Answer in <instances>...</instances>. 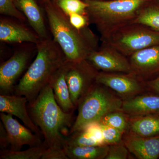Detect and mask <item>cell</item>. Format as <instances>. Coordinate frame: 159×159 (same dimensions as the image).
<instances>
[{
	"instance_id": "obj_1",
	"label": "cell",
	"mask_w": 159,
	"mask_h": 159,
	"mask_svg": "<svg viewBox=\"0 0 159 159\" xmlns=\"http://www.w3.org/2000/svg\"><path fill=\"white\" fill-rule=\"evenodd\" d=\"M53 40L65 55L67 61L87 59L99 48V39L89 26L78 30L71 25L68 16L61 10L54 0L43 4Z\"/></svg>"
},
{
	"instance_id": "obj_2",
	"label": "cell",
	"mask_w": 159,
	"mask_h": 159,
	"mask_svg": "<svg viewBox=\"0 0 159 159\" xmlns=\"http://www.w3.org/2000/svg\"><path fill=\"white\" fill-rule=\"evenodd\" d=\"M37 55L14 89V94L27 98L30 104L49 84L53 75L66 61L60 47L50 38L36 44Z\"/></svg>"
},
{
	"instance_id": "obj_3",
	"label": "cell",
	"mask_w": 159,
	"mask_h": 159,
	"mask_svg": "<svg viewBox=\"0 0 159 159\" xmlns=\"http://www.w3.org/2000/svg\"><path fill=\"white\" fill-rule=\"evenodd\" d=\"M29 109L31 119L43 135L48 148L63 147L66 137L64 133L73 125L74 112H66L61 108L50 84L43 88L35 100L29 104Z\"/></svg>"
},
{
	"instance_id": "obj_4",
	"label": "cell",
	"mask_w": 159,
	"mask_h": 159,
	"mask_svg": "<svg viewBox=\"0 0 159 159\" xmlns=\"http://www.w3.org/2000/svg\"><path fill=\"white\" fill-rule=\"evenodd\" d=\"M86 15L104 39L117 29L131 24L150 0H84Z\"/></svg>"
},
{
	"instance_id": "obj_5",
	"label": "cell",
	"mask_w": 159,
	"mask_h": 159,
	"mask_svg": "<svg viewBox=\"0 0 159 159\" xmlns=\"http://www.w3.org/2000/svg\"><path fill=\"white\" fill-rule=\"evenodd\" d=\"M123 99L110 89L95 83L78 103V115L69 134L81 130L90 124L99 123L104 116L121 111Z\"/></svg>"
},
{
	"instance_id": "obj_6",
	"label": "cell",
	"mask_w": 159,
	"mask_h": 159,
	"mask_svg": "<svg viewBox=\"0 0 159 159\" xmlns=\"http://www.w3.org/2000/svg\"><path fill=\"white\" fill-rule=\"evenodd\" d=\"M101 41L129 57L135 52L159 44V31L139 24H129Z\"/></svg>"
},
{
	"instance_id": "obj_7",
	"label": "cell",
	"mask_w": 159,
	"mask_h": 159,
	"mask_svg": "<svg viewBox=\"0 0 159 159\" xmlns=\"http://www.w3.org/2000/svg\"><path fill=\"white\" fill-rule=\"evenodd\" d=\"M99 72L87 59L76 62L67 61L66 80L76 108L80 99L96 82Z\"/></svg>"
},
{
	"instance_id": "obj_8",
	"label": "cell",
	"mask_w": 159,
	"mask_h": 159,
	"mask_svg": "<svg viewBox=\"0 0 159 159\" xmlns=\"http://www.w3.org/2000/svg\"><path fill=\"white\" fill-rule=\"evenodd\" d=\"M96 82L110 89L123 100L148 92L145 80L134 73L99 71Z\"/></svg>"
},
{
	"instance_id": "obj_9",
	"label": "cell",
	"mask_w": 159,
	"mask_h": 159,
	"mask_svg": "<svg viewBox=\"0 0 159 159\" xmlns=\"http://www.w3.org/2000/svg\"><path fill=\"white\" fill-rule=\"evenodd\" d=\"M88 60L98 70L110 73H134L129 57L102 43L91 53Z\"/></svg>"
},
{
	"instance_id": "obj_10",
	"label": "cell",
	"mask_w": 159,
	"mask_h": 159,
	"mask_svg": "<svg viewBox=\"0 0 159 159\" xmlns=\"http://www.w3.org/2000/svg\"><path fill=\"white\" fill-rule=\"evenodd\" d=\"M28 49H21L15 52L9 59L0 66L1 94L11 95L14 92L16 83L25 70L32 57Z\"/></svg>"
},
{
	"instance_id": "obj_11",
	"label": "cell",
	"mask_w": 159,
	"mask_h": 159,
	"mask_svg": "<svg viewBox=\"0 0 159 159\" xmlns=\"http://www.w3.org/2000/svg\"><path fill=\"white\" fill-rule=\"evenodd\" d=\"M1 122L8 134L11 150H20L25 145L30 147L43 144L40 136L24 126L9 114L1 112Z\"/></svg>"
},
{
	"instance_id": "obj_12",
	"label": "cell",
	"mask_w": 159,
	"mask_h": 159,
	"mask_svg": "<svg viewBox=\"0 0 159 159\" xmlns=\"http://www.w3.org/2000/svg\"><path fill=\"white\" fill-rule=\"evenodd\" d=\"M129 59L134 73L145 81L159 76V44L135 52Z\"/></svg>"
},
{
	"instance_id": "obj_13",
	"label": "cell",
	"mask_w": 159,
	"mask_h": 159,
	"mask_svg": "<svg viewBox=\"0 0 159 159\" xmlns=\"http://www.w3.org/2000/svg\"><path fill=\"white\" fill-rule=\"evenodd\" d=\"M122 141L129 152L139 159H157L159 157V135L143 137L129 131L123 134Z\"/></svg>"
},
{
	"instance_id": "obj_14",
	"label": "cell",
	"mask_w": 159,
	"mask_h": 159,
	"mask_svg": "<svg viewBox=\"0 0 159 159\" xmlns=\"http://www.w3.org/2000/svg\"><path fill=\"white\" fill-rule=\"evenodd\" d=\"M27 102L28 99L24 96L1 94L0 112L17 117L33 133L40 136L41 131L34 124L27 110Z\"/></svg>"
},
{
	"instance_id": "obj_15",
	"label": "cell",
	"mask_w": 159,
	"mask_h": 159,
	"mask_svg": "<svg viewBox=\"0 0 159 159\" xmlns=\"http://www.w3.org/2000/svg\"><path fill=\"white\" fill-rule=\"evenodd\" d=\"M41 39L34 30L13 20L1 18L0 40L10 43H28L36 45Z\"/></svg>"
},
{
	"instance_id": "obj_16",
	"label": "cell",
	"mask_w": 159,
	"mask_h": 159,
	"mask_svg": "<svg viewBox=\"0 0 159 159\" xmlns=\"http://www.w3.org/2000/svg\"><path fill=\"white\" fill-rule=\"evenodd\" d=\"M121 111L128 116L159 115V95L148 92L124 99Z\"/></svg>"
},
{
	"instance_id": "obj_17",
	"label": "cell",
	"mask_w": 159,
	"mask_h": 159,
	"mask_svg": "<svg viewBox=\"0 0 159 159\" xmlns=\"http://www.w3.org/2000/svg\"><path fill=\"white\" fill-rule=\"evenodd\" d=\"M17 9L25 16L32 30L41 39L48 38L43 12L36 0H13Z\"/></svg>"
},
{
	"instance_id": "obj_18",
	"label": "cell",
	"mask_w": 159,
	"mask_h": 159,
	"mask_svg": "<svg viewBox=\"0 0 159 159\" xmlns=\"http://www.w3.org/2000/svg\"><path fill=\"white\" fill-rule=\"evenodd\" d=\"M67 61L53 75L49 84L53 89L57 104L64 111L74 112L76 109L71 99L66 80Z\"/></svg>"
},
{
	"instance_id": "obj_19",
	"label": "cell",
	"mask_w": 159,
	"mask_h": 159,
	"mask_svg": "<svg viewBox=\"0 0 159 159\" xmlns=\"http://www.w3.org/2000/svg\"><path fill=\"white\" fill-rule=\"evenodd\" d=\"M128 116V131L143 137L159 135V115H146Z\"/></svg>"
},
{
	"instance_id": "obj_20",
	"label": "cell",
	"mask_w": 159,
	"mask_h": 159,
	"mask_svg": "<svg viewBox=\"0 0 159 159\" xmlns=\"http://www.w3.org/2000/svg\"><path fill=\"white\" fill-rule=\"evenodd\" d=\"M67 156L71 159H105L109 145L70 146L64 145Z\"/></svg>"
},
{
	"instance_id": "obj_21",
	"label": "cell",
	"mask_w": 159,
	"mask_h": 159,
	"mask_svg": "<svg viewBox=\"0 0 159 159\" xmlns=\"http://www.w3.org/2000/svg\"><path fill=\"white\" fill-rule=\"evenodd\" d=\"M131 24L142 25L159 31V6L148 4L146 5L140 10Z\"/></svg>"
},
{
	"instance_id": "obj_22",
	"label": "cell",
	"mask_w": 159,
	"mask_h": 159,
	"mask_svg": "<svg viewBox=\"0 0 159 159\" xmlns=\"http://www.w3.org/2000/svg\"><path fill=\"white\" fill-rule=\"evenodd\" d=\"M48 148L43 143L42 145L30 147L27 150L1 151V159H41L43 154Z\"/></svg>"
},
{
	"instance_id": "obj_23",
	"label": "cell",
	"mask_w": 159,
	"mask_h": 159,
	"mask_svg": "<svg viewBox=\"0 0 159 159\" xmlns=\"http://www.w3.org/2000/svg\"><path fill=\"white\" fill-rule=\"evenodd\" d=\"M99 123L116 129L124 134L128 130L129 116L122 111H116L106 115Z\"/></svg>"
},
{
	"instance_id": "obj_24",
	"label": "cell",
	"mask_w": 159,
	"mask_h": 159,
	"mask_svg": "<svg viewBox=\"0 0 159 159\" xmlns=\"http://www.w3.org/2000/svg\"><path fill=\"white\" fill-rule=\"evenodd\" d=\"M70 146L101 145L86 128L74 132L66 136L64 145Z\"/></svg>"
},
{
	"instance_id": "obj_25",
	"label": "cell",
	"mask_w": 159,
	"mask_h": 159,
	"mask_svg": "<svg viewBox=\"0 0 159 159\" xmlns=\"http://www.w3.org/2000/svg\"><path fill=\"white\" fill-rule=\"evenodd\" d=\"M54 1L61 10L68 16L72 13H78L86 15V9L88 5L84 0Z\"/></svg>"
},
{
	"instance_id": "obj_26",
	"label": "cell",
	"mask_w": 159,
	"mask_h": 159,
	"mask_svg": "<svg viewBox=\"0 0 159 159\" xmlns=\"http://www.w3.org/2000/svg\"><path fill=\"white\" fill-rule=\"evenodd\" d=\"M0 13L14 18L20 21L24 22L27 20L22 13L17 9L13 0H0Z\"/></svg>"
},
{
	"instance_id": "obj_27",
	"label": "cell",
	"mask_w": 159,
	"mask_h": 159,
	"mask_svg": "<svg viewBox=\"0 0 159 159\" xmlns=\"http://www.w3.org/2000/svg\"><path fill=\"white\" fill-rule=\"evenodd\" d=\"M129 152L123 141L109 145L107 155L105 159H127L129 158Z\"/></svg>"
},
{
	"instance_id": "obj_28",
	"label": "cell",
	"mask_w": 159,
	"mask_h": 159,
	"mask_svg": "<svg viewBox=\"0 0 159 159\" xmlns=\"http://www.w3.org/2000/svg\"><path fill=\"white\" fill-rule=\"evenodd\" d=\"M99 124L102 130L103 139L106 145L116 144L122 141L124 133L121 131L111 126Z\"/></svg>"
},
{
	"instance_id": "obj_29",
	"label": "cell",
	"mask_w": 159,
	"mask_h": 159,
	"mask_svg": "<svg viewBox=\"0 0 159 159\" xmlns=\"http://www.w3.org/2000/svg\"><path fill=\"white\" fill-rule=\"evenodd\" d=\"M41 159H69L62 146L49 147L43 154Z\"/></svg>"
},
{
	"instance_id": "obj_30",
	"label": "cell",
	"mask_w": 159,
	"mask_h": 159,
	"mask_svg": "<svg viewBox=\"0 0 159 159\" xmlns=\"http://www.w3.org/2000/svg\"><path fill=\"white\" fill-rule=\"evenodd\" d=\"M69 20L71 25L78 30H81L89 26L90 23L86 15L72 13L68 16Z\"/></svg>"
},
{
	"instance_id": "obj_31",
	"label": "cell",
	"mask_w": 159,
	"mask_h": 159,
	"mask_svg": "<svg viewBox=\"0 0 159 159\" xmlns=\"http://www.w3.org/2000/svg\"><path fill=\"white\" fill-rule=\"evenodd\" d=\"M85 128L89 131L92 136L93 137L94 139L97 142H99L100 145H106L103 139L102 130L99 123H94L90 124Z\"/></svg>"
},
{
	"instance_id": "obj_32",
	"label": "cell",
	"mask_w": 159,
	"mask_h": 159,
	"mask_svg": "<svg viewBox=\"0 0 159 159\" xmlns=\"http://www.w3.org/2000/svg\"><path fill=\"white\" fill-rule=\"evenodd\" d=\"M10 145L8 134L2 122H0V146L2 150H6Z\"/></svg>"
},
{
	"instance_id": "obj_33",
	"label": "cell",
	"mask_w": 159,
	"mask_h": 159,
	"mask_svg": "<svg viewBox=\"0 0 159 159\" xmlns=\"http://www.w3.org/2000/svg\"><path fill=\"white\" fill-rule=\"evenodd\" d=\"M148 93L159 95V76L154 79L145 81Z\"/></svg>"
},
{
	"instance_id": "obj_34",
	"label": "cell",
	"mask_w": 159,
	"mask_h": 159,
	"mask_svg": "<svg viewBox=\"0 0 159 159\" xmlns=\"http://www.w3.org/2000/svg\"><path fill=\"white\" fill-rule=\"evenodd\" d=\"M51 1V0H39L40 2L43 5L44 3L47 2H48V1Z\"/></svg>"
}]
</instances>
